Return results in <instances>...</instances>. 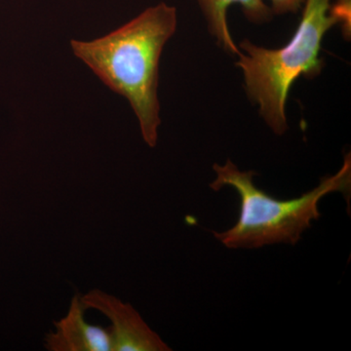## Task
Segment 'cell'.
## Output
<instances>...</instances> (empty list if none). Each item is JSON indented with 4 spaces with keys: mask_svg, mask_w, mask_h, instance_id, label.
I'll use <instances>...</instances> for the list:
<instances>
[{
    "mask_svg": "<svg viewBox=\"0 0 351 351\" xmlns=\"http://www.w3.org/2000/svg\"><path fill=\"white\" fill-rule=\"evenodd\" d=\"M217 178L210 184L215 191L230 186L240 200L239 219L226 232H214L215 239L226 248L258 249L267 245H295L302 233L321 217L319 202L332 193H341L350 205L351 193L350 154L337 174L321 179L308 193L293 199L281 200L267 195L254 184V171H240L232 161L215 164Z\"/></svg>",
    "mask_w": 351,
    "mask_h": 351,
    "instance_id": "3957f363",
    "label": "cell"
},
{
    "mask_svg": "<svg viewBox=\"0 0 351 351\" xmlns=\"http://www.w3.org/2000/svg\"><path fill=\"white\" fill-rule=\"evenodd\" d=\"M337 24L350 34V0H304L301 22L294 36L278 49L242 41L237 66L243 71L245 89L265 123L276 135L288 129L286 104L300 76L314 77L323 66L321 43Z\"/></svg>",
    "mask_w": 351,
    "mask_h": 351,
    "instance_id": "7a4b0ae2",
    "label": "cell"
},
{
    "mask_svg": "<svg viewBox=\"0 0 351 351\" xmlns=\"http://www.w3.org/2000/svg\"><path fill=\"white\" fill-rule=\"evenodd\" d=\"M270 2L272 13L277 15L297 13L304 4V0H270Z\"/></svg>",
    "mask_w": 351,
    "mask_h": 351,
    "instance_id": "52a82bcc",
    "label": "cell"
},
{
    "mask_svg": "<svg viewBox=\"0 0 351 351\" xmlns=\"http://www.w3.org/2000/svg\"><path fill=\"white\" fill-rule=\"evenodd\" d=\"M82 300L86 309H95L110 321L113 351L171 350L128 302L99 289L82 295Z\"/></svg>",
    "mask_w": 351,
    "mask_h": 351,
    "instance_id": "277c9868",
    "label": "cell"
},
{
    "mask_svg": "<svg viewBox=\"0 0 351 351\" xmlns=\"http://www.w3.org/2000/svg\"><path fill=\"white\" fill-rule=\"evenodd\" d=\"M82 295H75L63 318L54 323V329L44 339L49 351H113L110 328L94 326L85 320Z\"/></svg>",
    "mask_w": 351,
    "mask_h": 351,
    "instance_id": "5b68a950",
    "label": "cell"
},
{
    "mask_svg": "<svg viewBox=\"0 0 351 351\" xmlns=\"http://www.w3.org/2000/svg\"><path fill=\"white\" fill-rule=\"evenodd\" d=\"M177 9L161 2L107 36L71 41L76 58L115 93L128 100L145 144L154 147L161 124L159 61L177 29Z\"/></svg>",
    "mask_w": 351,
    "mask_h": 351,
    "instance_id": "6da1fadb",
    "label": "cell"
},
{
    "mask_svg": "<svg viewBox=\"0 0 351 351\" xmlns=\"http://www.w3.org/2000/svg\"><path fill=\"white\" fill-rule=\"evenodd\" d=\"M198 3L207 21L208 29L217 43L223 50L234 55H239L240 49L232 38L226 21L230 6L240 4L247 19L256 24L269 22L274 15L265 0H198Z\"/></svg>",
    "mask_w": 351,
    "mask_h": 351,
    "instance_id": "8992f818",
    "label": "cell"
}]
</instances>
